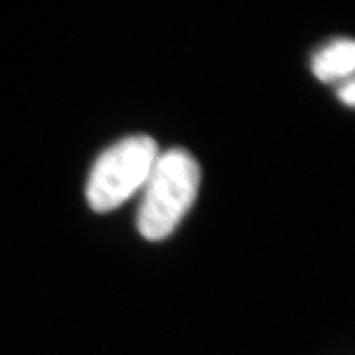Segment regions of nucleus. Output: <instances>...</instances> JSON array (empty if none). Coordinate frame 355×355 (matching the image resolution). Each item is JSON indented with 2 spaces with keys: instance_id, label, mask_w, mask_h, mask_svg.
<instances>
[{
  "instance_id": "obj_4",
  "label": "nucleus",
  "mask_w": 355,
  "mask_h": 355,
  "mask_svg": "<svg viewBox=\"0 0 355 355\" xmlns=\"http://www.w3.org/2000/svg\"><path fill=\"white\" fill-rule=\"evenodd\" d=\"M339 95L343 99V103H347L349 107H352L354 101H355V86H354V82L349 80L347 85H343L340 87Z\"/></svg>"
},
{
  "instance_id": "obj_2",
  "label": "nucleus",
  "mask_w": 355,
  "mask_h": 355,
  "mask_svg": "<svg viewBox=\"0 0 355 355\" xmlns=\"http://www.w3.org/2000/svg\"><path fill=\"white\" fill-rule=\"evenodd\" d=\"M157 142L147 135L128 137L116 142L95 162L86 185L92 210L111 212L146 185L159 157Z\"/></svg>"
},
{
  "instance_id": "obj_1",
  "label": "nucleus",
  "mask_w": 355,
  "mask_h": 355,
  "mask_svg": "<svg viewBox=\"0 0 355 355\" xmlns=\"http://www.w3.org/2000/svg\"><path fill=\"white\" fill-rule=\"evenodd\" d=\"M200 185V169L190 153L181 148L159 154L144 185L138 230L144 239H168L193 206Z\"/></svg>"
},
{
  "instance_id": "obj_3",
  "label": "nucleus",
  "mask_w": 355,
  "mask_h": 355,
  "mask_svg": "<svg viewBox=\"0 0 355 355\" xmlns=\"http://www.w3.org/2000/svg\"><path fill=\"white\" fill-rule=\"evenodd\" d=\"M313 71L321 82H333L352 74L355 44L351 39H338L318 51L313 58Z\"/></svg>"
}]
</instances>
